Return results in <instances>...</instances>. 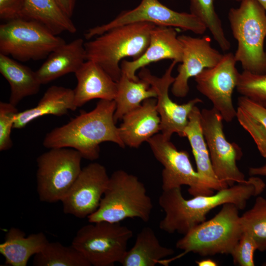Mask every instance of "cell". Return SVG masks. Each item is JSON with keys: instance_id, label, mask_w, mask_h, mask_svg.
<instances>
[{"instance_id": "cell-31", "label": "cell", "mask_w": 266, "mask_h": 266, "mask_svg": "<svg viewBox=\"0 0 266 266\" xmlns=\"http://www.w3.org/2000/svg\"><path fill=\"white\" fill-rule=\"evenodd\" d=\"M236 89L242 96L259 103H266V72L240 73Z\"/></svg>"}, {"instance_id": "cell-12", "label": "cell", "mask_w": 266, "mask_h": 266, "mask_svg": "<svg viewBox=\"0 0 266 266\" xmlns=\"http://www.w3.org/2000/svg\"><path fill=\"white\" fill-rule=\"evenodd\" d=\"M170 140L158 133L147 141L155 158L164 167L162 172L163 191L186 185L189 186V193L193 197L213 194L214 191L203 183L194 168L189 153L178 150Z\"/></svg>"}, {"instance_id": "cell-32", "label": "cell", "mask_w": 266, "mask_h": 266, "mask_svg": "<svg viewBox=\"0 0 266 266\" xmlns=\"http://www.w3.org/2000/svg\"><path fill=\"white\" fill-rule=\"evenodd\" d=\"M236 118L240 125L253 138L260 154L266 158V128L257 119L237 107Z\"/></svg>"}, {"instance_id": "cell-3", "label": "cell", "mask_w": 266, "mask_h": 266, "mask_svg": "<svg viewBox=\"0 0 266 266\" xmlns=\"http://www.w3.org/2000/svg\"><path fill=\"white\" fill-rule=\"evenodd\" d=\"M156 26L138 22L113 28L84 43L86 60L99 65L116 82L122 75L120 63L127 57L135 60L147 48Z\"/></svg>"}, {"instance_id": "cell-17", "label": "cell", "mask_w": 266, "mask_h": 266, "mask_svg": "<svg viewBox=\"0 0 266 266\" xmlns=\"http://www.w3.org/2000/svg\"><path fill=\"white\" fill-rule=\"evenodd\" d=\"M183 50L174 28L156 26L151 31L149 45L138 58L132 61L123 60L120 64L122 73L130 79L138 81L136 71L155 62L165 59L181 63Z\"/></svg>"}, {"instance_id": "cell-29", "label": "cell", "mask_w": 266, "mask_h": 266, "mask_svg": "<svg viewBox=\"0 0 266 266\" xmlns=\"http://www.w3.org/2000/svg\"><path fill=\"white\" fill-rule=\"evenodd\" d=\"M190 13L199 18L211 33L223 51H228L231 43L228 39L222 21L215 11L214 0H189Z\"/></svg>"}, {"instance_id": "cell-1", "label": "cell", "mask_w": 266, "mask_h": 266, "mask_svg": "<svg viewBox=\"0 0 266 266\" xmlns=\"http://www.w3.org/2000/svg\"><path fill=\"white\" fill-rule=\"evenodd\" d=\"M266 186L262 179L251 176L243 182L217 191L216 194L194 196L189 200L184 198L181 188L163 191L158 202L165 216L160 221L159 228L168 233L177 232L184 235L205 221L208 213L218 206L232 203L239 210L244 209L247 201L260 195Z\"/></svg>"}, {"instance_id": "cell-33", "label": "cell", "mask_w": 266, "mask_h": 266, "mask_svg": "<svg viewBox=\"0 0 266 266\" xmlns=\"http://www.w3.org/2000/svg\"><path fill=\"white\" fill-rule=\"evenodd\" d=\"M18 112L15 105L9 102H0V151L10 149L13 142L11 138L15 115Z\"/></svg>"}, {"instance_id": "cell-5", "label": "cell", "mask_w": 266, "mask_h": 266, "mask_svg": "<svg viewBox=\"0 0 266 266\" xmlns=\"http://www.w3.org/2000/svg\"><path fill=\"white\" fill-rule=\"evenodd\" d=\"M153 204L138 177L119 169L109 177L98 209L87 217L89 223H118L126 218L149 221Z\"/></svg>"}, {"instance_id": "cell-39", "label": "cell", "mask_w": 266, "mask_h": 266, "mask_svg": "<svg viewBox=\"0 0 266 266\" xmlns=\"http://www.w3.org/2000/svg\"><path fill=\"white\" fill-rule=\"evenodd\" d=\"M198 266H217L218 264L216 262L211 259H205L196 261Z\"/></svg>"}, {"instance_id": "cell-25", "label": "cell", "mask_w": 266, "mask_h": 266, "mask_svg": "<svg viewBox=\"0 0 266 266\" xmlns=\"http://www.w3.org/2000/svg\"><path fill=\"white\" fill-rule=\"evenodd\" d=\"M174 251L162 245L154 230L143 228L137 234L133 246L127 250L120 263L123 266H154Z\"/></svg>"}, {"instance_id": "cell-42", "label": "cell", "mask_w": 266, "mask_h": 266, "mask_svg": "<svg viewBox=\"0 0 266 266\" xmlns=\"http://www.w3.org/2000/svg\"><path fill=\"white\" fill-rule=\"evenodd\" d=\"M266 107V103H265L264 104H263Z\"/></svg>"}, {"instance_id": "cell-20", "label": "cell", "mask_w": 266, "mask_h": 266, "mask_svg": "<svg viewBox=\"0 0 266 266\" xmlns=\"http://www.w3.org/2000/svg\"><path fill=\"white\" fill-rule=\"evenodd\" d=\"M84 43L78 38L53 51L35 71L41 85L66 74L75 73L86 61Z\"/></svg>"}, {"instance_id": "cell-41", "label": "cell", "mask_w": 266, "mask_h": 266, "mask_svg": "<svg viewBox=\"0 0 266 266\" xmlns=\"http://www.w3.org/2000/svg\"><path fill=\"white\" fill-rule=\"evenodd\" d=\"M262 265L264 266H266V262L264 263Z\"/></svg>"}, {"instance_id": "cell-9", "label": "cell", "mask_w": 266, "mask_h": 266, "mask_svg": "<svg viewBox=\"0 0 266 266\" xmlns=\"http://www.w3.org/2000/svg\"><path fill=\"white\" fill-rule=\"evenodd\" d=\"M36 159V190L40 201H61L70 190L82 168L80 153L67 147L53 148Z\"/></svg>"}, {"instance_id": "cell-10", "label": "cell", "mask_w": 266, "mask_h": 266, "mask_svg": "<svg viewBox=\"0 0 266 266\" xmlns=\"http://www.w3.org/2000/svg\"><path fill=\"white\" fill-rule=\"evenodd\" d=\"M200 119L212 168L218 180L228 187L244 181L245 175L237 166L243 155L241 148L227 140L221 115L213 107L204 108L200 110Z\"/></svg>"}, {"instance_id": "cell-37", "label": "cell", "mask_w": 266, "mask_h": 266, "mask_svg": "<svg viewBox=\"0 0 266 266\" xmlns=\"http://www.w3.org/2000/svg\"><path fill=\"white\" fill-rule=\"evenodd\" d=\"M62 10L69 17L71 18L76 0H55Z\"/></svg>"}, {"instance_id": "cell-34", "label": "cell", "mask_w": 266, "mask_h": 266, "mask_svg": "<svg viewBox=\"0 0 266 266\" xmlns=\"http://www.w3.org/2000/svg\"><path fill=\"white\" fill-rule=\"evenodd\" d=\"M258 245L253 236L248 233H243L231 253L235 265L254 266V254Z\"/></svg>"}, {"instance_id": "cell-22", "label": "cell", "mask_w": 266, "mask_h": 266, "mask_svg": "<svg viewBox=\"0 0 266 266\" xmlns=\"http://www.w3.org/2000/svg\"><path fill=\"white\" fill-rule=\"evenodd\" d=\"M76 109L74 90L53 85L48 88L35 106L18 112L15 115L13 129L23 128L32 121L44 115L61 116L69 110L74 111Z\"/></svg>"}, {"instance_id": "cell-6", "label": "cell", "mask_w": 266, "mask_h": 266, "mask_svg": "<svg viewBox=\"0 0 266 266\" xmlns=\"http://www.w3.org/2000/svg\"><path fill=\"white\" fill-rule=\"evenodd\" d=\"M239 210L232 203L222 205L212 218L197 225L177 241L176 247L183 252L169 261L190 252L201 256L231 254L243 233Z\"/></svg>"}, {"instance_id": "cell-38", "label": "cell", "mask_w": 266, "mask_h": 266, "mask_svg": "<svg viewBox=\"0 0 266 266\" xmlns=\"http://www.w3.org/2000/svg\"><path fill=\"white\" fill-rule=\"evenodd\" d=\"M248 173L250 176H266V163L260 166L250 167Z\"/></svg>"}, {"instance_id": "cell-36", "label": "cell", "mask_w": 266, "mask_h": 266, "mask_svg": "<svg viewBox=\"0 0 266 266\" xmlns=\"http://www.w3.org/2000/svg\"><path fill=\"white\" fill-rule=\"evenodd\" d=\"M238 106L259 120L266 128V107L263 104L242 96L238 98Z\"/></svg>"}, {"instance_id": "cell-35", "label": "cell", "mask_w": 266, "mask_h": 266, "mask_svg": "<svg viewBox=\"0 0 266 266\" xmlns=\"http://www.w3.org/2000/svg\"><path fill=\"white\" fill-rule=\"evenodd\" d=\"M25 0H0V18L9 21L24 18Z\"/></svg>"}, {"instance_id": "cell-28", "label": "cell", "mask_w": 266, "mask_h": 266, "mask_svg": "<svg viewBox=\"0 0 266 266\" xmlns=\"http://www.w3.org/2000/svg\"><path fill=\"white\" fill-rule=\"evenodd\" d=\"M34 266H91L83 255L72 245L65 246L59 242H48L33 257Z\"/></svg>"}, {"instance_id": "cell-16", "label": "cell", "mask_w": 266, "mask_h": 266, "mask_svg": "<svg viewBox=\"0 0 266 266\" xmlns=\"http://www.w3.org/2000/svg\"><path fill=\"white\" fill-rule=\"evenodd\" d=\"M178 37L182 45L183 56L171 91L174 96L182 98L189 92V79L204 69L215 66L223 54L212 47L209 36L197 37L183 34Z\"/></svg>"}, {"instance_id": "cell-7", "label": "cell", "mask_w": 266, "mask_h": 266, "mask_svg": "<svg viewBox=\"0 0 266 266\" xmlns=\"http://www.w3.org/2000/svg\"><path fill=\"white\" fill-rule=\"evenodd\" d=\"M40 23L25 18L7 21L0 26V54L21 62L47 58L66 43Z\"/></svg>"}, {"instance_id": "cell-40", "label": "cell", "mask_w": 266, "mask_h": 266, "mask_svg": "<svg viewBox=\"0 0 266 266\" xmlns=\"http://www.w3.org/2000/svg\"><path fill=\"white\" fill-rule=\"evenodd\" d=\"M238 2H241L243 0H235ZM257 1H258L262 5V6L265 8V9L266 11V0H256Z\"/></svg>"}, {"instance_id": "cell-13", "label": "cell", "mask_w": 266, "mask_h": 266, "mask_svg": "<svg viewBox=\"0 0 266 266\" xmlns=\"http://www.w3.org/2000/svg\"><path fill=\"white\" fill-rule=\"evenodd\" d=\"M236 63L234 54H224L215 66L204 69L195 77L198 91L211 101L213 107L226 122H231L236 117L233 94L240 73L235 66Z\"/></svg>"}, {"instance_id": "cell-26", "label": "cell", "mask_w": 266, "mask_h": 266, "mask_svg": "<svg viewBox=\"0 0 266 266\" xmlns=\"http://www.w3.org/2000/svg\"><path fill=\"white\" fill-rule=\"evenodd\" d=\"M24 18L36 21L57 35L66 32L75 33L77 29L71 18L55 0H25Z\"/></svg>"}, {"instance_id": "cell-11", "label": "cell", "mask_w": 266, "mask_h": 266, "mask_svg": "<svg viewBox=\"0 0 266 266\" xmlns=\"http://www.w3.org/2000/svg\"><path fill=\"white\" fill-rule=\"evenodd\" d=\"M138 22H148L157 26L177 28L197 34H202L207 28L196 16L174 11L159 0H142L135 8L124 11L110 22L87 30L86 39H90L117 27Z\"/></svg>"}, {"instance_id": "cell-27", "label": "cell", "mask_w": 266, "mask_h": 266, "mask_svg": "<svg viewBox=\"0 0 266 266\" xmlns=\"http://www.w3.org/2000/svg\"><path fill=\"white\" fill-rule=\"evenodd\" d=\"M155 90L146 80L139 78L138 81L130 79L122 73L117 82V91L114 99L116 109L114 120L116 123L127 113L139 107L144 100L156 98Z\"/></svg>"}, {"instance_id": "cell-2", "label": "cell", "mask_w": 266, "mask_h": 266, "mask_svg": "<svg viewBox=\"0 0 266 266\" xmlns=\"http://www.w3.org/2000/svg\"><path fill=\"white\" fill-rule=\"evenodd\" d=\"M115 109L114 100H100L91 111L81 113L67 124L47 133L43 145L49 149L73 148L83 158L90 161L99 157L102 142H112L124 148L125 145L114 120Z\"/></svg>"}, {"instance_id": "cell-14", "label": "cell", "mask_w": 266, "mask_h": 266, "mask_svg": "<svg viewBox=\"0 0 266 266\" xmlns=\"http://www.w3.org/2000/svg\"><path fill=\"white\" fill-rule=\"evenodd\" d=\"M177 63L172 61L161 77L152 74L145 67L141 68L138 73L139 78L148 82L157 93L156 106L161 119V132L168 139H170L174 133L181 137H185L184 130L190 113L195 106L203 102L202 100L196 98L185 103L178 104L170 99L168 91L175 79L172 72Z\"/></svg>"}, {"instance_id": "cell-23", "label": "cell", "mask_w": 266, "mask_h": 266, "mask_svg": "<svg viewBox=\"0 0 266 266\" xmlns=\"http://www.w3.org/2000/svg\"><path fill=\"white\" fill-rule=\"evenodd\" d=\"M48 242L42 232L26 236L23 231L12 227L0 244V253L4 258L6 265L26 266L30 258L40 252Z\"/></svg>"}, {"instance_id": "cell-19", "label": "cell", "mask_w": 266, "mask_h": 266, "mask_svg": "<svg viewBox=\"0 0 266 266\" xmlns=\"http://www.w3.org/2000/svg\"><path fill=\"white\" fill-rule=\"evenodd\" d=\"M75 75L74 104L77 108L93 99L114 100L117 82L97 63L85 61Z\"/></svg>"}, {"instance_id": "cell-15", "label": "cell", "mask_w": 266, "mask_h": 266, "mask_svg": "<svg viewBox=\"0 0 266 266\" xmlns=\"http://www.w3.org/2000/svg\"><path fill=\"white\" fill-rule=\"evenodd\" d=\"M109 177L105 167L92 163L82 170L61 202L64 213L78 218L88 217L99 208Z\"/></svg>"}, {"instance_id": "cell-4", "label": "cell", "mask_w": 266, "mask_h": 266, "mask_svg": "<svg viewBox=\"0 0 266 266\" xmlns=\"http://www.w3.org/2000/svg\"><path fill=\"white\" fill-rule=\"evenodd\" d=\"M232 34L237 41L234 56L244 71L266 72V11L256 0H243L228 14Z\"/></svg>"}, {"instance_id": "cell-30", "label": "cell", "mask_w": 266, "mask_h": 266, "mask_svg": "<svg viewBox=\"0 0 266 266\" xmlns=\"http://www.w3.org/2000/svg\"><path fill=\"white\" fill-rule=\"evenodd\" d=\"M243 232L250 233L258 245V250L266 251V199L257 196L252 207L240 216Z\"/></svg>"}, {"instance_id": "cell-24", "label": "cell", "mask_w": 266, "mask_h": 266, "mask_svg": "<svg viewBox=\"0 0 266 266\" xmlns=\"http://www.w3.org/2000/svg\"><path fill=\"white\" fill-rule=\"evenodd\" d=\"M0 72L10 87L9 102L14 105L24 98L37 94L41 84L35 71L0 54Z\"/></svg>"}, {"instance_id": "cell-8", "label": "cell", "mask_w": 266, "mask_h": 266, "mask_svg": "<svg viewBox=\"0 0 266 266\" xmlns=\"http://www.w3.org/2000/svg\"><path fill=\"white\" fill-rule=\"evenodd\" d=\"M133 232L120 222L90 223L77 232L71 244L94 266H112L121 262Z\"/></svg>"}, {"instance_id": "cell-18", "label": "cell", "mask_w": 266, "mask_h": 266, "mask_svg": "<svg viewBox=\"0 0 266 266\" xmlns=\"http://www.w3.org/2000/svg\"><path fill=\"white\" fill-rule=\"evenodd\" d=\"M156 105L155 98L146 99L123 117L119 130L125 145L138 148L161 131V119Z\"/></svg>"}, {"instance_id": "cell-21", "label": "cell", "mask_w": 266, "mask_h": 266, "mask_svg": "<svg viewBox=\"0 0 266 266\" xmlns=\"http://www.w3.org/2000/svg\"><path fill=\"white\" fill-rule=\"evenodd\" d=\"M184 133L190 142L197 166V171L203 183L213 191H219L228 187L226 184L218 180L213 171L208 149L203 134L200 110L197 105L189 115Z\"/></svg>"}]
</instances>
